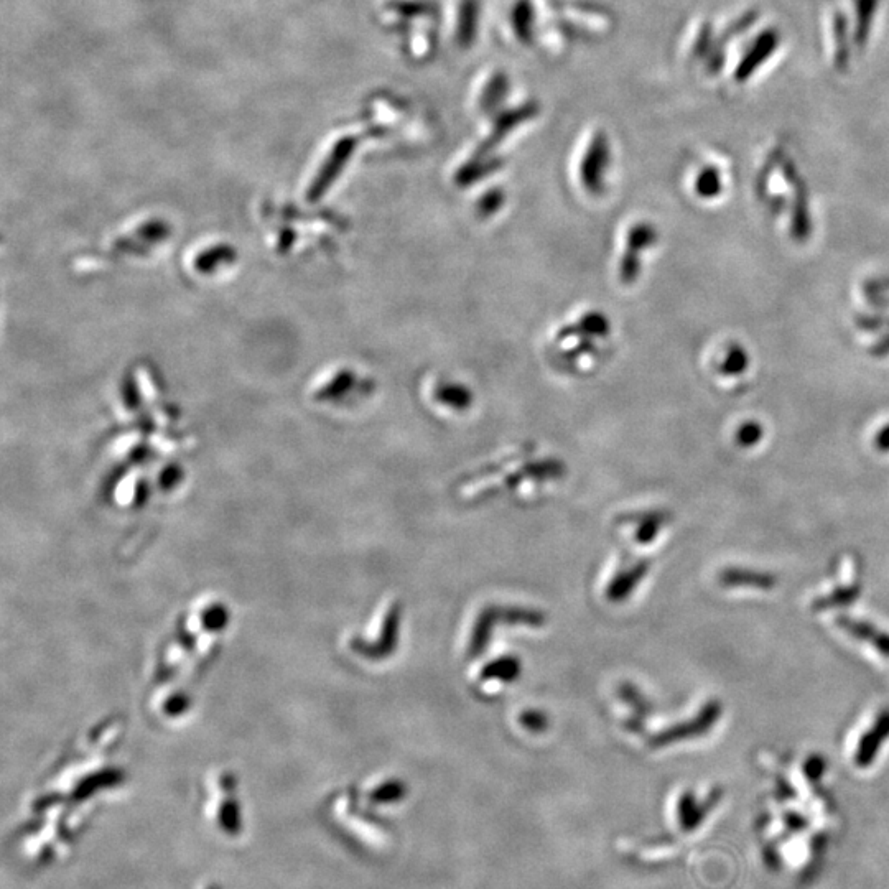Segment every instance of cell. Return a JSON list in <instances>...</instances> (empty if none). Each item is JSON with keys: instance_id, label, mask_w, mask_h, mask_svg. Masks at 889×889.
<instances>
[{"instance_id": "obj_1", "label": "cell", "mask_w": 889, "mask_h": 889, "mask_svg": "<svg viewBox=\"0 0 889 889\" xmlns=\"http://www.w3.org/2000/svg\"><path fill=\"white\" fill-rule=\"evenodd\" d=\"M779 43H781L779 32H776L773 28L761 33L753 42V45H751L750 50L743 56V60L740 61L738 68H736V83H746L750 76L755 75L756 71L761 68V65L773 56L776 48L779 47Z\"/></svg>"}, {"instance_id": "obj_2", "label": "cell", "mask_w": 889, "mask_h": 889, "mask_svg": "<svg viewBox=\"0 0 889 889\" xmlns=\"http://www.w3.org/2000/svg\"><path fill=\"white\" fill-rule=\"evenodd\" d=\"M880 0H855V45L863 48L868 43L871 33V25L876 17Z\"/></svg>"}, {"instance_id": "obj_3", "label": "cell", "mask_w": 889, "mask_h": 889, "mask_svg": "<svg viewBox=\"0 0 889 889\" xmlns=\"http://www.w3.org/2000/svg\"><path fill=\"white\" fill-rule=\"evenodd\" d=\"M834 33L837 42H835V65L838 70L842 71L847 68L848 60H850V45H848L847 19L840 12L835 15Z\"/></svg>"}]
</instances>
